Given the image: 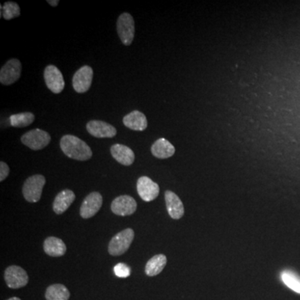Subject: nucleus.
<instances>
[{
	"mask_svg": "<svg viewBox=\"0 0 300 300\" xmlns=\"http://www.w3.org/2000/svg\"><path fill=\"white\" fill-rule=\"evenodd\" d=\"M167 264V258L163 255H157L149 259L145 266V274L148 276L153 277L163 271Z\"/></svg>",
	"mask_w": 300,
	"mask_h": 300,
	"instance_id": "nucleus-20",
	"label": "nucleus"
},
{
	"mask_svg": "<svg viewBox=\"0 0 300 300\" xmlns=\"http://www.w3.org/2000/svg\"><path fill=\"white\" fill-rule=\"evenodd\" d=\"M123 123L127 128L134 131H144L148 127L146 116L139 110H134L125 115Z\"/></svg>",
	"mask_w": 300,
	"mask_h": 300,
	"instance_id": "nucleus-16",
	"label": "nucleus"
},
{
	"mask_svg": "<svg viewBox=\"0 0 300 300\" xmlns=\"http://www.w3.org/2000/svg\"><path fill=\"white\" fill-rule=\"evenodd\" d=\"M44 80L48 90L54 94H60L64 90L65 83L60 69L54 65H48L44 69Z\"/></svg>",
	"mask_w": 300,
	"mask_h": 300,
	"instance_id": "nucleus-8",
	"label": "nucleus"
},
{
	"mask_svg": "<svg viewBox=\"0 0 300 300\" xmlns=\"http://www.w3.org/2000/svg\"><path fill=\"white\" fill-rule=\"evenodd\" d=\"M165 196L168 213L170 217L174 220L181 219L184 214V208L179 196L170 190L166 191Z\"/></svg>",
	"mask_w": 300,
	"mask_h": 300,
	"instance_id": "nucleus-14",
	"label": "nucleus"
},
{
	"mask_svg": "<svg viewBox=\"0 0 300 300\" xmlns=\"http://www.w3.org/2000/svg\"><path fill=\"white\" fill-rule=\"evenodd\" d=\"M137 191L144 201H153L159 195V186L149 177L142 176L138 179Z\"/></svg>",
	"mask_w": 300,
	"mask_h": 300,
	"instance_id": "nucleus-10",
	"label": "nucleus"
},
{
	"mask_svg": "<svg viewBox=\"0 0 300 300\" xmlns=\"http://www.w3.org/2000/svg\"><path fill=\"white\" fill-rule=\"evenodd\" d=\"M5 280L10 289H20L29 283V276L26 271L19 266L12 265L6 268Z\"/></svg>",
	"mask_w": 300,
	"mask_h": 300,
	"instance_id": "nucleus-6",
	"label": "nucleus"
},
{
	"mask_svg": "<svg viewBox=\"0 0 300 300\" xmlns=\"http://www.w3.org/2000/svg\"><path fill=\"white\" fill-rule=\"evenodd\" d=\"M94 71L91 67L85 65L74 73L73 77V87L77 93L83 94L91 87Z\"/></svg>",
	"mask_w": 300,
	"mask_h": 300,
	"instance_id": "nucleus-9",
	"label": "nucleus"
},
{
	"mask_svg": "<svg viewBox=\"0 0 300 300\" xmlns=\"http://www.w3.org/2000/svg\"><path fill=\"white\" fill-rule=\"evenodd\" d=\"M35 116L34 114L30 112L20 113L13 115L9 117L10 125L16 128H24L29 126L35 121Z\"/></svg>",
	"mask_w": 300,
	"mask_h": 300,
	"instance_id": "nucleus-22",
	"label": "nucleus"
},
{
	"mask_svg": "<svg viewBox=\"0 0 300 300\" xmlns=\"http://www.w3.org/2000/svg\"><path fill=\"white\" fill-rule=\"evenodd\" d=\"M75 200V194L70 189H64L58 194L53 204V209L55 213L62 214L69 209Z\"/></svg>",
	"mask_w": 300,
	"mask_h": 300,
	"instance_id": "nucleus-17",
	"label": "nucleus"
},
{
	"mask_svg": "<svg viewBox=\"0 0 300 300\" xmlns=\"http://www.w3.org/2000/svg\"><path fill=\"white\" fill-rule=\"evenodd\" d=\"M152 154L156 158L165 159L172 157L175 153V148L169 140L160 138L156 140L151 147Z\"/></svg>",
	"mask_w": 300,
	"mask_h": 300,
	"instance_id": "nucleus-18",
	"label": "nucleus"
},
{
	"mask_svg": "<svg viewBox=\"0 0 300 300\" xmlns=\"http://www.w3.org/2000/svg\"><path fill=\"white\" fill-rule=\"evenodd\" d=\"M21 141L32 150H40L50 143L51 137L48 132L35 128L24 133L21 137Z\"/></svg>",
	"mask_w": 300,
	"mask_h": 300,
	"instance_id": "nucleus-5",
	"label": "nucleus"
},
{
	"mask_svg": "<svg viewBox=\"0 0 300 300\" xmlns=\"http://www.w3.org/2000/svg\"><path fill=\"white\" fill-rule=\"evenodd\" d=\"M283 282L296 293H300V277L291 271H284L281 274Z\"/></svg>",
	"mask_w": 300,
	"mask_h": 300,
	"instance_id": "nucleus-24",
	"label": "nucleus"
},
{
	"mask_svg": "<svg viewBox=\"0 0 300 300\" xmlns=\"http://www.w3.org/2000/svg\"><path fill=\"white\" fill-rule=\"evenodd\" d=\"M114 271L115 275L119 278H128L131 275V268L124 263L116 264L114 268Z\"/></svg>",
	"mask_w": 300,
	"mask_h": 300,
	"instance_id": "nucleus-25",
	"label": "nucleus"
},
{
	"mask_svg": "<svg viewBox=\"0 0 300 300\" xmlns=\"http://www.w3.org/2000/svg\"><path fill=\"white\" fill-rule=\"evenodd\" d=\"M70 292L64 284H55L46 289V300H69Z\"/></svg>",
	"mask_w": 300,
	"mask_h": 300,
	"instance_id": "nucleus-21",
	"label": "nucleus"
},
{
	"mask_svg": "<svg viewBox=\"0 0 300 300\" xmlns=\"http://www.w3.org/2000/svg\"><path fill=\"white\" fill-rule=\"evenodd\" d=\"M44 250L49 256L61 257L65 255L67 248L62 239L56 237H48L44 240Z\"/></svg>",
	"mask_w": 300,
	"mask_h": 300,
	"instance_id": "nucleus-19",
	"label": "nucleus"
},
{
	"mask_svg": "<svg viewBox=\"0 0 300 300\" xmlns=\"http://www.w3.org/2000/svg\"><path fill=\"white\" fill-rule=\"evenodd\" d=\"M117 31L122 43L130 45L135 34V24L131 14L124 13L120 14L117 20Z\"/></svg>",
	"mask_w": 300,
	"mask_h": 300,
	"instance_id": "nucleus-4",
	"label": "nucleus"
},
{
	"mask_svg": "<svg viewBox=\"0 0 300 300\" xmlns=\"http://www.w3.org/2000/svg\"><path fill=\"white\" fill-rule=\"evenodd\" d=\"M103 204V197L98 192H93L88 195L83 201L80 207V215L84 219L94 217Z\"/></svg>",
	"mask_w": 300,
	"mask_h": 300,
	"instance_id": "nucleus-12",
	"label": "nucleus"
},
{
	"mask_svg": "<svg viewBox=\"0 0 300 300\" xmlns=\"http://www.w3.org/2000/svg\"><path fill=\"white\" fill-rule=\"evenodd\" d=\"M46 180L41 174H35L26 179L23 186V197L30 203H37L41 199Z\"/></svg>",
	"mask_w": 300,
	"mask_h": 300,
	"instance_id": "nucleus-3",
	"label": "nucleus"
},
{
	"mask_svg": "<svg viewBox=\"0 0 300 300\" xmlns=\"http://www.w3.org/2000/svg\"><path fill=\"white\" fill-rule=\"evenodd\" d=\"M7 300H21L19 298H17V297H13V298H9Z\"/></svg>",
	"mask_w": 300,
	"mask_h": 300,
	"instance_id": "nucleus-28",
	"label": "nucleus"
},
{
	"mask_svg": "<svg viewBox=\"0 0 300 300\" xmlns=\"http://www.w3.org/2000/svg\"><path fill=\"white\" fill-rule=\"evenodd\" d=\"M1 8V17L6 20H10L20 15V8L14 2H6Z\"/></svg>",
	"mask_w": 300,
	"mask_h": 300,
	"instance_id": "nucleus-23",
	"label": "nucleus"
},
{
	"mask_svg": "<svg viewBox=\"0 0 300 300\" xmlns=\"http://www.w3.org/2000/svg\"><path fill=\"white\" fill-rule=\"evenodd\" d=\"M9 172H10V170H9V167L7 163L2 161L0 163V181H4L9 176Z\"/></svg>",
	"mask_w": 300,
	"mask_h": 300,
	"instance_id": "nucleus-26",
	"label": "nucleus"
},
{
	"mask_svg": "<svg viewBox=\"0 0 300 300\" xmlns=\"http://www.w3.org/2000/svg\"><path fill=\"white\" fill-rule=\"evenodd\" d=\"M47 2L51 5V6H53V7H56L58 5H59V3L60 1L59 0H48Z\"/></svg>",
	"mask_w": 300,
	"mask_h": 300,
	"instance_id": "nucleus-27",
	"label": "nucleus"
},
{
	"mask_svg": "<svg viewBox=\"0 0 300 300\" xmlns=\"http://www.w3.org/2000/svg\"><path fill=\"white\" fill-rule=\"evenodd\" d=\"M22 64L17 59L9 60L0 70V82L4 85H11L20 78Z\"/></svg>",
	"mask_w": 300,
	"mask_h": 300,
	"instance_id": "nucleus-7",
	"label": "nucleus"
},
{
	"mask_svg": "<svg viewBox=\"0 0 300 300\" xmlns=\"http://www.w3.org/2000/svg\"><path fill=\"white\" fill-rule=\"evenodd\" d=\"M137 209V203L129 195H121L113 200L111 210L119 216H128L133 214Z\"/></svg>",
	"mask_w": 300,
	"mask_h": 300,
	"instance_id": "nucleus-11",
	"label": "nucleus"
},
{
	"mask_svg": "<svg viewBox=\"0 0 300 300\" xmlns=\"http://www.w3.org/2000/svg\"><path fill=\"white\" fill-rule=\"evenodd\" d=\"M134 238V231L132 229H124L113 237L108 243V253L113 256L124 255L128 251Z\"/></svg>",
	"mask_w": 300,
	"mask_h": 300,
	"instance_id": "nucleus-2",
	"label": "nucleus"
},
{
	"mask_svg": "<svg viewBox=\"0 0 300 300\" xmlns=\"http://www.w3.org/2000/svg\"><path fill=\"white\" fill-rule=\"evenodd\" d=\"M86 128L88 132L95 138H114L117 134L115 127L100 120H91L88 123Z\"/></svg>",
	"mask_w": 300,
	"mask_h": 300,
	"instance_id": "nucleus-13",
	"label": "nucleus"
},
{
	"mask_svg": "<svg viewBox=\"0 0 300 300\" xmlns=\"http://www.w3.org/2000/svg\"><path fill=\"white\" fill-rule=\"evenodd\" d=\"M110 152H111L113 158L124 166H129V165H133L134 159H135V155H134L133 150L124 145L116 144V145H113L110 149Z\"/></svg>",
	"mask_w": 300,
	"mask_h": 300,
	"instance_id": "nucleus-15",
	"label": "nucleus"
},
{
	"mask_svg": "<svg viewBox=\"0 0 300 300\" xmlns=\"http://www.w3.org/2000/svg\"><path fill=\"white\" fill-rule=\"evenodd\" d=\"M60 148L67 157L75 160H89L93 155L90 147L85 141L70 134L63 136L60 140Z\"/></svg>",
	"mask_w": 300,
	"mask_h": 300,
	"instance_id": "nucleus-1",
	"label": "nucleus"
}]
</instances>
